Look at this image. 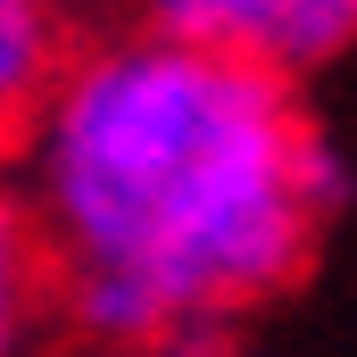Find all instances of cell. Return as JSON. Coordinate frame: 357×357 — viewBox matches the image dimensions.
Returning <instances> with one entry per match:
<instances>
[{
	"label": "cell",
	"instance_id": "cell-2",
	"mask_svg": "<svg viewBox=\"0 0 357 357\" xmlns=\"http://www.w3.org/2000/svg\"><path fill=\"white\" fill-rule=\"evenodd\" d=\"M133 25L233 50V59L274 67L291 84L357 50V0H133Z\"/></svg>",
	"mask_w": 357,
	"mask_h": 357
},
{
	"label": "cell",
	"instance_id": "cell-5",
	"mask_svg": "<svg viewBox=\"0 0 357 357\" xmlns=\"http://www.w3.org/2000/svg\"><path fill=\"white\" fill-rule=\"evenodd\" d=\"M167 357H250V349H233L225 333H199V341H175Z\"/></svg>",
	"mask_w": 357,
	"mask_h": 357
},
{
	"label": "cell",
	"instance_id": "cell-1",
	"mask_svg": "<svg viewBox=\"0 0 357 357\" xmlns=\"http://www.w3.org/2000/svg\"><path fill=\"white\" fill-rule=\"evenodd\" d=\"M349 199L291 75L158 25L67 59L17 133V208L100 349L167 357L266 307Z\"/></svg>",
	"mask_w": 357,
	"mask_h": 357
},
{
	"label": "cell",
	"instance_id": "cell-4",
	"mask_svg": "<svg viewBox=\"0 0 357 357\" xmlns=\"http://www.w3.org/2000/svg\"><path fill=\"white\" fill-rule=\"evenodd\" d=\"M25 208L0 191V357L17 349V333H25V291H33V258H25Z\"/></svg>",
	"mask_w": 357,
	"mask_h": 357
},
{
	"label": "cell",
	"instance_id": "cell-3",
	"mask_svg": "<svg viewBox=\"0 0 357 357\" xmlns=\"http://www.w3.org/2000/svg\"><path fill=\"white\" fill-rule=\"evenodd\" d=\"M59 0H0V142L25 133L42 91L59 84Z\"/></svg>",
	"mask_w": 357,
	"mask_h": 357
}]
</instances>
